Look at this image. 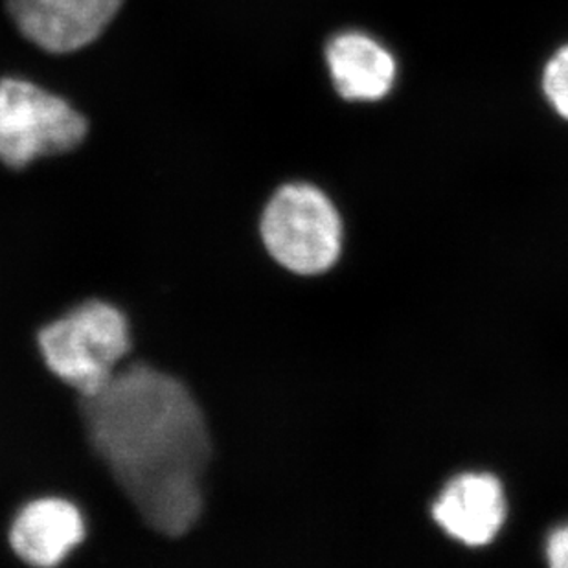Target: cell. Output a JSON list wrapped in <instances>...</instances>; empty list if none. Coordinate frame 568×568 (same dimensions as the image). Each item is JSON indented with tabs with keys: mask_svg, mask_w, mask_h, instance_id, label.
<instances>
[{
	"mask_svg": "<svg viewBox=\"0 0 568 568\" xmlns=\"http://www.w3.org/2000/svg\"><path fill=\"white\" fill-rule=\"evenodd\" d=\"M38 343L49 371L81 397L102 390L133 352L128 315L102 298L81 302L44 324Z\"/></svg>",
	"mask_w": 568,
	"mask_h": 568,
	"instance_id": "2",
	"label": "cell"
},
{
	"mask_svg": "<svg viewBox=\"0 0 568 568\" xmlns=\"http://www.w3.org/2000/svg\"><path fill=\"white\" fill-rule=\"evenodd\" d=\"M327 80L344 102H379L396 85V58L385 44L359 30L333 33L322 50Z\"/></svg>",
	"mask_w": 568,
	"mask_h": 568,
	"instance_id": "7",
	"label": "cell"
},
{
	"mask_svg": "<svg viewBox=\"0 0 568 568\" xmlns=\"http://www.w3.org/2000/svg\"><path fill=\"white\" fill-rule=\"evenodd\" d=\"M125 0H6L17 32L47 54L67 55L97 43Z\"/></svg>",
	"mask_w": 568,
	"mask_h": 568,
	"instance_id": "5",
	"label": "cell"
},
{
	"mask_svg": "<svg viewBox=\"0 0 568 568\" xmlns=\"http://www.w3.org/2000/svg\"><path fill=\"white\" fill-rule=\"evenodd\" d=\"M85 537V515L74 500L60 495L28 500L8 530L11 552L28 568H63Z\"/></svg>",
	"mask_w": 568,
	"mask_h": 568,
	"instance_id": "6",
	"label": "cell"
},
{
	"mask_svg": "<svg viewBox=\"0 0 568 568\" xmlns=\"http://www.w3.org/2000/svg\"><path fill=\"white\" fill-rule=\"evenodd\" d=\"M268 256L296 276L332 273L343 256L344 221L337 203L312 181L280 184L260 220Z\"/></svg>",
	"mask_w": 568,
	"mask_h": 568,
	"instance_id": "3",
	"label": "cell"
},
{
	"mask_svg": "<svg viewBox=\"0 0 568 568\" xmlns=\"http://www.w3.org/2000/svg\"><path fill=\"white\" fill-rule=\"evenodd\" d=\"M542 92L554 111L568 120V44L559 49L545 67Z\"/></svg>",
	"mask_w": 568,
	"mask_h": 568,
	"instance_id": "9",
	"label": "cell"
},
{
	"mask_svg": "<svg viewBox=\"0 0 568 568\" xmlns=\"http://www.w3.org/2000/svg\"><path fill=\"white\" fill-rule=\"evenodd\" d=\"M547 559L550 567L568 568V525L554 530L548 537Z\"/></svg>",
	"mask_w": 568,
	"mask_h": 568,
	"instance_id": "10",
	"label": "cell"
},
{
	"mask_svg": "<svg viewBox=\"0 0 568 568\" xmlns=\"http://www.w3.org/2000/svg\"><path fill=\"white\" fill-rule=\"evenodd\" d=\"M80 407L94 455L145 528L170 545L172 565L173 542L203 515L214 458L201 403L178 376L128 359Z\"/></svg>",
	"mask_w": 568,
	"mask_h": 568,
	"instance_id": "1",
	"label": "cell"
},
{
	"mask_svg": "<svg viewBox=\"0 0 568 568\" xmlns=\"http://www.w3.org/2000/svg\"><path fill=\"white\" fill-rule=\"evenodd\" d=\"M89 119L61 92L22 74L0 75V164L24 170L67 155L89 136Z\"/></svg>",
	"mask_w": 568,
	"mask_h": 568,
	"instance_id": "4",
	"label": "cell"
},
{
	"mask_svg": "<svg viewBox=\"0 0 568 568\" xmlns=\"http://www.w3.org/2000/svg\"><path fill=\"white\" fill-rule=\"evenodd\" d=\"M433 517L456 541L484 547L494 541L506 519L499 478L489 473H464L453 478L433 506Z\"/></svg>",
	"mask_w": 568,
	"mask_h": 568,
	"instance_id": "8",
	"label": "cell"
}]
</instances>
